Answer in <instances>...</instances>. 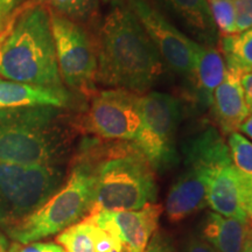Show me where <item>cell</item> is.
Returning <instances> with one entry per match:
<instances>
[{"instance_id": "1", "label": "cell", "mask_w": 252, "mask_h": 252, "mask_svg": "<svg viewBox=\"0 0 252 252\" xmlns=\"http://www.w3.org/2000/svg\"><path fill=\"white\" fill-rule=\"evenodd\" d=\"M97 83L111 89L150 93L167 67L124 0H112L94 37Z\"/></svg>"}, {"instance_id": "2", "label": "cell", "mask_w": 252, "mask_h": 252, "mask_svg": "<svg viewBox=\"0 0 252 252\" xmlns=\"http://www.w3.org/2000/svg\"><path fill=\"white\" fill-rule=\"evenodd\" d=\"M78 156L90 163L93 171L89 214L138 210L156 202V171L133 141L86 139Z\"/></svg>"}, {"instance_id": "3", "label": "cell", "mask_w": 252, "mask_h": 252, "mask_svg": "<svg viewBox=\"0 0 252 252\" xmlns=\"http://www.w3.org/2000/svg\"><path fill=\"white\" fill-rule=\"evenodd\" d=\"M80 133L78 116L67 108L0 110V161L23 166H61Z\"/></svg>"}, {"instance_id": "4", "label": "cell", "mask_w": 252, "mask_h": 252, "mask_svg": "<svg viewBox=\"0 0 252 252\" xmlns=\"http://www.w3.org/2000/svg\"><path fill=\"white\" fill-rule=\"evenodd\" d=\"M0 77L65 88L59 72L47 6L30 2L0 31Z\"/></svg>"}, {"instance_id": "5", "label": "cell", "mask_w": 252, "mask_h": 252, "mask_svg": "<svg viewBox=\"0 0 252 252\" xmlns=\"http://www.w3.org/2000/svg\"><path fill=\"white\" fill-rule=\"evenodd\" d=\"M184 167L166 198V215L176 223L208 206V189L217 169L231 159L223 134L206 126L182 146Z\"/></svg>"}, {"instance_id": "6", "label": "cell", "mask_w": 252, "mask_h": 252, "mask_svg": "<svg viewBox=\"0 0 252 252\" xmlns=\"http://www.w3.org/2000/svg\"><path fill=\"white\" fill-rule=\"evenodd\" d=\"M93 195L91 166L78 156L65 184L32 215L7 230L8 235L17 243L25 245L64 231L89 214Z\"/></svg>"}, {"instance_id": "7", "label": "cell", "mask_w": 252, "mask_h": 252, "mask_svg": "<svg viewBox=\"0 0 252 252\" xmlns=\"http://www.w3.org/2000/svg\"><path fill=\"white\" fill-rule=\"evenodd\" d=\"M61 166H23L0 161V225L12 229L61 188Z\"/></svg>"}, {"instance_id": "8", "label": "cell", "mask_w": 252, "mask_h": 252, "mask_svg": "<svg viewBox=\"0 0 252 252\" xmlns=\"http://www.w3.org/2000/svg\"><path fill=\"white\" fill-rule=\"evenodd\" d=\"M141 125L133 143L154 171L166 172L180 160L176 139L182 119L180 99L166 93L150 91L140 96Z\"/></svg>"}, {"instance_id": "9", "label": "cell", "mask_w": 252, "mask_h": 252, "mask_svg": "<svg viewBox=\"0 0 252 252\" xmlns=\"http://www.w3.org/2000/svg\"><path fill=\"white\" fill-rule=\"evenodd\" d=\"M50 26L63 86L90 98L96 93L97 52L94 37L83 24L50 9Z\"/></svg>"}, {"instance_id": "10", "label": "cell", "mask_w": 252, "mask_h": 252, "mask_svg": "<svg viewBox=\"0 0 252 252\" xmlns=\"http://www.w3.org/2000/svg\"><path fill=\"white\" fill-rule=\"evenodd\" d=\"M141 94L123 89L96 91L78 116L81 133L105 141H134L139 133Z\"/></svg>"}, {"instance_id": "11", "label": "cell", "mask_w": 252, "mask_h": 252, "mask_svg": "<svg viewBox=\"0 0 252 252\" xmlns=\"http://www.w3.org/2000/svg\"><path fill=\"white\" fill-rule=\"evenodd\" d=\"M124 1L139 20L166 67L194 86L200 43L173 25L151 0Z\"/></svg>"}, {"instance_id": "12", "label": "cell", "mask_w": 252, "mask_h": 252, "mask_svg": "<svg viewBox=\"0 0 252 252\" xmlns=\"http://www.w3.org/2000/svg\"><path fill=\"white\" fill-rule=\"evenodd\" d=\"M162 207L149 203L138 210L99 212L86 217L121 242L123 252H144L158 230Z\"/></svg>"}, {"instance_id": "13", "label": "cell", "mask_w": 252, "mask_h": 252, "mask_svg": "<svg viewBox=\"0 0 252 252\" xmlns=\"http://www.w3.org/2000/svg\"><path fill=\"white\" fill-rule=\"evenodd\" d=\"M207 203L214 213L252 225V180L242 174L230 159L214 173Z\"/></svg>"}, {"instance_id": "14", "label": "cell", "mask_w": 252, "mask_h": 252, "mask_svg": "<svg viewBox=\"0 0 252 252\" xmlns=\"http://www.w3.org/2000/svg\"><path fill=\"white\" fill-rule=\"evenodd\" d=\"M157 2L190 34L194 41L217 48L220 33L208 0H157Z\"/></svg>"}, {"instance_id": "15", "label": "cell", "mask_w": 252, "mask_h": 252, "mask_svg": "<svg viewBox=\"0 0 252 252\" xmlns=\"http://www.w3.org/2000/svg\"><path fill=\"white\" fill-rule=\"evenodd\" d=\"M212 106L220 133L228 137L239 130L242 123L251 115L245 103L239 72L226 69L224 80L214 91Z\"/></svg>"}, {"instance_id": "16", "label": "cell", "mask_w": 252, "mask_h": 252, "mask_svg": "<svg viewBox=\"0 0 252 252\" xmlns=\"http://www.w3.org/2000/svg\"><path fill=\"white\" fill-rule=\"evenodd\" d=\"M71 94L65 88L35 86L0 77V110L25 106L67 108L72 103Z\"/></svg>"}, {"instance_id": "17", "label": "cell", "mask_w": 252, "mask_h": 252, "mask_svg": "<svg viewBox=\"0 0 252 252\" xmlns=\"http://www.w3.org/2000/svg\"><path fill=\"white\" fill-rule=\"evenodd\" d=\"M56 242L65 252H123L121 242L115 236L87 217L62 231Z\"/></svg>"}, {"instance_id": "18", "label": "cell", "mask_w": 252, "mask_h": 252, "mask_svg": "<svg viewBox=\"0 0 252 252\" xmlns=\"http://www.w3.org/2000/svg\"><path fill=\"white\" fill-rule=\"evenodd\" d=\"M251 226L248 222L212 212L202 220L201 235L219 252H243Z\"/></svg>"}, {"instance_id": "19", "label": "cell", "mask_w": 252, "mask_h": 252, "mask_svg": "<svg viewBox=\"0 0 252 252\" xmlns=\"http://www.w3.org/2000/svg\"><path fill=\"white\" fill-rule=\"evenodd\" d=\"M226 74V65L220 52L215 47L201 45L195 69L194 87L197 99L204 106H212L213 94L222 83Z\"/></svg>"}, {"instance_id": "20", "label": "cell", "mask_w": 252, "mask_h": 252, "mask_svg": "<svg viewBox=\"0 0 252 252\" xmlns=\"http://www.w3.org/2000/svg\"><path fill=\"white\" fill-rule=\"evenodd\" d=\"M219 46L226 69L241 75L252 71V27L232 35L220 36Z\"/></svg>"}, {"instance_id": "21", "label": "cell", "mask_w": 252, "mask_h": 252, "mask_svg": "<svg viewBox=\"0 0 252 252\" xmlns=\"http://www.w3.org/2000/svg\"><path fill=\"white\" fill-rule=\"evenodd\" d=\"M34 4L45 5L76 23L84 24L94 17L98 0H32Z\"/></svg>"}, {"instance_id": "22", "label": "cell", "mask_w": 252, "mask_h": 252, "mask_svg": "<svg viewBox=\"0 0 252 252\" xmlns=\"http://www.w3.org/2000/svg\"><path fill=\"white\" fill-rule=\"evenodd\" d=\"M228 147L234 166L252 180V141L241 132H232L228 135Z\"/></svg>"}, {"instance_id": "23", "label": "cell", "mask_w": 252, "mask_h": 252, "mask_svg": "<svg viewBox=\"0 0 252 252\" xmlns=\"http://www.w3.org/2000/svg\"><path fill=\"white\" fill-rule=\"evenodd\" d=\"M208 4L220 36L238 33L232 0H208Z\"/></svg>"}, {"instance_id": "24", "label": "cell", "mask_w": 252, "mask_h": 252, "mask_svg": "<svg viewBox=\"0 0 252 252\" xmlns=\"http://www.w3.org/2000/svg\"><path fill=\"white\" fill-rule=\"evenodd\" d=\"M238 33L252 27V0H232Z\"/></svg>"}, {"instance_id": "25", "label": "cell", "mask_w": 252, "mask_h": 252, "mask_svg": "<svg viewBox=\"0 0 252 252\" xmlns=\"http://www.w3.org/2000/svg\"><path fill=\"white\" fill-rule=\"evenodd\" d=\"M9 252H65L61 245L56 243H42V242H34V243L25 244L24 247L14 244Z\"/></svg>"}, {"instance_id": "26", "label": "cell", "mask_w": 252, "mask_h": 252, "mask_svg": "<svg viewBox=\"0 0 252 252\" xmlns=\"http://www.w3.org/2000/svg\"><path fill=\"white\" fill-rule=\"evenodd\" d=\"M144 252H176L172 242L168 237L161 234V231L154 232L152 238L150 239L149 244Z\"/></svg>"}, {"instance_id": "27", "label": "cell", "mask_w": 252, "mask_h": 252, "mask_svg": "<svg viewBox=\"0 0 252 252\" xmlns=\"http://www.w3.org/2000/svg\"><path fill=\"white\" fill-rule=\"evenodd\" d=\"M184 252H219L203 238H189L184 248Z\"/></svg>"}, {"instance_id": "28", "label": "cell", "mask_w": 252, "mask_h": 252, "mask_svg": "<svg viewBox=\"0 0 252 252\" xmlns=\"http://www.w3.org/2000/svg\"><path fill=\"white\" fill-rule=\"evenodd\" d=\"M23 0H0V31L7 23V17Z\"/></svg>"}, {"instance_id": "29", "label": "cell", "mask_w": 252, "mask_h": 252, "mask_svg": "<svg viewBox=\"0 0 252 252\" xmlns=\"http://www.w3.org/2000/svg\"><path fill=\"white\" fill-rule=\"evenodd\" d=\"M241 84L243 89L245 103L252 113V71L241 75Z\"/></svg>"}, {"instance_id": "30", "label": "cell", "mask_w": 252, "mask_h": 252, "mask_svg": "<svg viewBox=\"0 0 252 252\" xmlns=\"http://www.w3.org/2000/svg\"><path fill=\"white\" fill-rule=\"evenodd\" d=\"M239 131H241L242 134L248 135L252 140V113L242 123V125L239 126Z\"/></svg>"}, {"instance_id": "31", "label": "cell", "mask_w": 252, "mask_h": 252, "mask_svg": "<svg viewBox=\"0 0 252 252\" xmlns=\"http://www.w3.org/2000/svg\"><path fill=\"white\" fill-rule=\"evenodd\" d=\"M8 250V243L7 239L5 238V236L0 234V252H7Z\"/></svg>"}, {"instance_id": "32", "label": "cell", "mask_w": 252, "mask_h": 252, "mask_svg": "<svg viewBox=\"0 0 252 252\" xmlns=\"http://www.w3.org/2000/svg\"><path fill=\"white\" fill-rule=\"evenodd\" d=\"M243 252H252V226L250 229V232H249V237L247 243H245Z\"/></svg>"}, {"instance_id": "33", "label": "cell", "mask_w": 252, "mask_h": 252, "mask_svg": "<svg viewBox=\"0 0 252 252\" xmlns=\"http://www.w3.org/2000/svg\"><path fill=\"white\" fill-rule=\"evenodd\" d=\"M102 1H103V2H111L112 0H102Z\"/></svg>"}]
</instances>
